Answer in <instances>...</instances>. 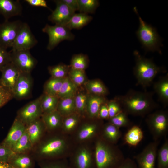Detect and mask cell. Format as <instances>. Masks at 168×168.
<instances>
[{"label": "cell", "mask_w": 168, "mask_h": 168, "mask_svg": "<svg viewBox=\"0 0 168 168\" xmlns=\"http://www.w3.org/2000/svg\"><path fill=\"white\" fill-rule=\"evenodd\" d=\"M22 23L20 20H5L0 23V46L7 49L12 47Z\"/></svg>", "instance_id": "obj_11"}, {"label": "cell", "mask_w": 168, "mask_h": 168, "mask_svg": "<svg viewBox=\"0 0 168 168\" xmlns=\"http://www.w3.org/2000/svg\"><path fill=\"white\" fill-rule=\"evenodd\" d=\"M108 101L105 96L88 94L86 105V117L90 119L98 118L100 107Z\"/></svg>", "instance_id": "obj_20"}, {"label": "cell", "mask_w": 168, "mask_h": 168, "mask_svg": "<svg viewBox=\"0 0 168 168\" xmlns=\"http://www.w3.org/2000/svg\"><path fill=\"white\" fill-rule=\"evenodd\" d=\"M25 1L32 6L49 8L47 2L45 0H25Z\"/></svg>", "instance_id": "obj_49"}, {"label": "cell", "mask_w": 168, "mask_h": 168, "mask_svg": "<svg viewBox=\"0 0 168 168\" xmlns=\"http://www.w3.org/2000/svg\"><path fill=\"white\" fill-rule=\"evenodd\" d=\"M10 52L11 62L21 72L31 73L37 63L36 59L30 50H12Z\"/></svg>", "instance_id": "obj_12"}, {"label": "cell", "mask_w": 168, "mask_h": 168, "mask_svg": "<svg viewBox=\"0 0 168 168\" xmlns=\"http://www.w3.org/2000/svg\"><path fill=\"white\" fill-rule=\"evenodd\" d=\"M37 43L29 25L22 22L12 47V50H30Z\"/></svg>", "instance_id": "obj_13"}, {"label": "cell", "mask_w": 168, "mask_h": 168, "mask_svg": "<svg viewBox=\"0 0 168 168\" xmlns=\"http://www.w3.org/2000/svg\"><path fill=\"white\" fill-rule=\"evenodd\" d=\"M133 10L138 18L139 26L136 34L142 47L146 52L156 51L161 54L160 48L162 46L161 39L156 29L143 20L139 15L136 7Z\"/></svg>", "instance_id": "obj_5"}, {"label": "cell", "mask_w": 168, "mask_h": 168, "mask_svg": "<svg viewBox=\"0 0 168 168\" xmlns=\"http://www.w3.org/2000/svg\"><path fill=\"white\" fill-rule=\"evenodd\" d=\"M68 76L78 87L84 85L87 81L85 70L75 69L71 67Z\"/></svg>", "instance_id": "obj_39"}, {"label": "cell", "mask_w": 168, "mask_h": 168, "mask_svg": "<svg viewBox=\"0 0 168 168\" xmlns=\"http://www.w3.org/2000/svg\"><path fill=\"white\" fill-rule=\"evenodd\" d=\"M93 143L75 145L69 157L70 168H96Z\"/></svg>", "instance_id": "obj_7"}, {"label": "cell", "mask_w": 168, "mask_h": 168, "mask_svg": "<svg viewBox=\"0 0 168 168\" xmlns=\"http://www.w3.org/2000/svg\"><path fill=\"white\" fill-rule=\"evenodd\" d=\"M78 89V87L67 76L64 78L57 97L59 99L74 97Z\"/></svg>", "instance_id": "obj_29"}, {"label": "cell", "mask_w": 168, "mask_h": 168, "mask_svg": "<svg viewBox=\"0 0 168 168\" xmlns=\"http://www.w3.org/2000/svg\"><path fill=\"white\" fill-rule=\"evenodd\" d=\"M33 85L31 73L21 72L12 91L13 98L20 100L30 98Z\"/></svg>", "instance_id": "obj_14"}, {"label": "cell", "mask_w": 168, "mask_h": 168, "mask_svg": "<svg viewBox=\"0 0 168 168\" xmlns=\"http://www.w3.org/2000/svg\"><path fill=\"white\" fill-rule=\"evenodd\" d=\"M157 168H168V139L166 137L163 144L158 150Z\"/></svg>", "instance_id": "obj_33"}, {"label": "cell", "mask_w": 168, "mask_h": 168, "mask_svg": "<svg viewBox=\"0 0 168 168\" xmlns=\"http://www.w3.org/2000/svg\"><path fill=\"white\" fill-rule=\"evenodd\" d=\"M145 121L154 141H160L162 138L166 137L168 131L167 110H158L150 113Z\"/></svg>", "instance_id": "obj_8"}, {"label": "cell", "mask_w": 168, "mask_h": 168, "mask_svg": "<svg viewBox=\"0 0 168 168\" xmlns=\"http://www.w3.org/2000/svg\"><path fill=\"white\" fill-rule=\"evenodd\" d=\"M42 168H70L68 163L66 160H63L59 162L50 163L44 165Z\"/></svg>", "instance_id": "obj_46"}, {"label": "cell", "mask_w": 168, "mask_h": 168, "mask_svg": "<svg viewBox=\"0 0 168 168\" xmlns=\"http://www.w3.org/2000/svg\"><path fill=\"white\" fill-rule=\"evenodd\" d=\"M87 56L82 54L74 55L71 59V67L77 69L85 70L89 64Z\"/></svg>", "instance_id": "obj_37"}, {"label": "cell", "mask_w": 168, "mask_h": 168, "mask_svg": "<svg viewBox=\"0 0 168 168\" xmlns=\"http://www.w3.org/2000/svg\"><path fill=\"white\" fill-rule=\"evenodd\" d=\"M0 168H15L7 162H0Z\"/></svg>", "instance_id": "obj_51"}, {"label": "cell", "mask_w": 168, "mask_h": 168, "mask_svg": "<svg viewBox=\"0 0 168 168\" xmlns=\"http://www.w3.org/2000/svg\"><path fill=\"white\" fill-rule=\"evenodd\" d=\"M27 130L13 147L12 150L14 152H20L29 149L31 146Z\"/></svg>", "instance_id": "obj_40"}, {"label": "cell", "mask_w": 168, "mask_h": 168, "mask_svg": "<svg viewBox=\"0 0 168 168\" xmlns=\"http://www.w3.org/2000/svg\"><path fill=\"white\" fill-rule=\"evenodd\" d=\"M92 19V17L87 14L75 13L65 26L70 30L72 29H79L87 25Z\"/></svg>", "instance_id": "obj_26"}, {"label": "cell", "mask_w": 168, "mask_h": 168, "mask_svg": "<svg viewBox=\"0 0 168 168\" xmlns=\"http://www.w3.org/2000/svg\"><path fill=\"white\" fill-rule=\"evenodd\" d=\"M42 122L38 119L29 124L26 130L31 144L40 138L42 132Z\"/></svg>", "instance_id": "obj_34"}, {"label": "cell", "mask_w": 168, "mask_h": 168, "mask_svg": "<svg viewBox=\"0 0 168 168\" xmlns=\"http://www.w3.org/2000/svg\"><path fill=\"white\" fill-rule=\"evenodd\" d=\"M22 7L19 0H0V14L5 20L22 14Z\"/></svg>", "instance_id": "obj_18"}, {"label": "cell", "mask_w": 168, "mask_h": 168, "mask_svg": "<svg viewBox=\"0 0 168 168\" xmlns=\"http://www.w3.org/2000/svg\"><path fill=\"white\" fill-rule=\"evenodd\" d=\"M70 65L63 63L49 66L48 69L51 77L57 78H64L68 76L70 68Z\"/></svg>", "instance_id": "obj_35"}, {"label": "cell", "mask_w": 168, "mask_h": 168, "mask_svg": "<svg viewBox=\"0 0 168 168\" xmlns=\"http://www.w3.org/2000/svg\"><path fill=\"white\" fill-rule=\"evenodd\" d=\"M57 110L63 117L76 113L74 97L59 99Z\"/></svg>", "instance_id": "obj_28"}, {"label": "cell", "mask_w": 168, "mask_h": 168, "mask_svg": "<svg viewBox=\"0 0 168 168\" xmlns=\"http://www.w3.org/2000/svg\"><path fill=\"white\" fill-rule=\"evenodd\" d=\"M88 93L84 91H77L74 97L76 113L82 118L86 117V108Z\"/></svg>", "instance_id": "obj_31"}, {"label": "cell", "mask_w": 168, "mask_h": 168, "mask_svg": "<svg viewBox=\"0 0 168 168\" xmlns=\"http://www.w3.org/2000/svg\"><path fill=\"white\" fill-rule=\"evenodd\" d=\"M155 92L164 106L168 105V75L161 77L153 85Z\"/></svg>", "instance_id": "obj_24"}, {"label": "cell", "mask_w": 168, "mask_h": 168, "mask_svg": "<svg viewBox=\"0 0 168 168\" xmlns=\"http://www.w3.org/2000/svg\"><path fill=\"white\" fill-rule=\"evenodd\" d=\"M107 103L109 119L115 116L123 110L120 104L114 98L108 101Z\"/></svg>", "instance_id": "obj_42"}, {"label": "cell", "mask_w": 168, "mask_h": 168, "mask_svg": "<svg viewBox=\"0 0 168 168\" xmlns=\"http://www.w3.org/2000/svg\"><path fill=\"white\" fill-rule=\"evenodd\" d=\"M40 99V96L25 105L19 111L17 118L23 123L28 124L38 119L43 114Z\"/></svg>", "instance_id": "obj_15"}, {"label": "cell", "mask_w": 168, "mask_h": 168, "mask_svg": "<svg viewBox=\"0 0 168 168\" xmlns=\"http://www.w3.org/2000/svg\"><path fill=\"white\" fill-rule=\"evenodd\" d=\"M74 12L78 10L77 0H62Z\"/></svg>", "instance_id": "obj_50"}, {"label": "cell", "mask_w": 168, "mask_h": 168, "mask_svg": "<svg viewBox=\"0 0 168 168\" xmlns=\"http://www.w3.org/2000/svg\"><path fill=\"white\" fill-rule=\"evenodd\" d=\"M107 102V101L103 104L101 105L99 111L98 118L103 120V119H109Z\"/></svg>", "instance_id": "obj_47"}, {"label": "cell", "mask_w": 168, "mask_h": 168, "mask_svg": "<svg viewBox=\"0 0 168 168\" xmlns=\"http://www.w3.org/2000/svg\"><path fill=\"white\" fill-rule=\"evenodd\" d=\"M160 141L149 143L140 153L134 156L138 168H156L158 146Z\"/></svg>", "instance_id": "obj_10"}, {"label": "cell", "mask_w": 168, "mask_h": 168, "mask_svg": "<svg viewBox=\"0 0 168 168\" xmlns=\"http://www.w3.org/2000/svg\"><path fill=\"white\" fill-rule=\"evenodd\" d=\"M13 164L15 168H29L31 165L32 161L29 157L22 156L15 158Z\"/></svg>", "instance_id": "obj_43"}, {"label": "cell", "mask_w": 168, "mask_h": 168, "mask_svg": "<svg viewBox=\"0 0 168 168\" xmlns=\"http://www.w3.org/2000/svg\"><path fill=\"white\" fill-rule=\"evenodd\" d=\"M84 85L89 94L105 96L109 93L106 86L99 79L87 81Z\"/></svg>", "instance_id": "obj_25"}, {"label": "cell", "mask_w": 168, "mask_h": 168, "mask_svg": "<svg viewBox=\"0 0 168 168\" xmlns=\"http://www.w3.org/2000/svg\"><path fill=\"white\" fill-rule=\"evenodd\" d=\"M143 133L141 128L136 125L132 126L124 136L126 143L131 146H137L142 140Z\"/></svg>", "instance_id": "obj_27"}, {"label": "cell", "mask_w": 168, "mask_h": 168, "mask_svg": "<svg viewBox=\"0 0 168 168\" xmlns=\"http://www.w3.org/2000/svg\"><path fill=\"white\" fill-rule=\"evenodd\" d=\"M42 120L45 127L50 131L61 129L63 117L56 110L51 112L43 114Z\"/></svg>", "instance_id": "obj_23"}, {"label": "cell", "mask_w": 168, "mask_h": 168, "mask_svg": "<svg viewBox=\"0 0 168 168\" xmlns=\"http://www.w3.org/2000/svg\"><path fill=\"white\" fill-rule=\"evenodd\" d=\"M11 149L4 145L0 146V162H7L14 155Z\"/></svg>", "instance_id": "obj_44"}, {"label": "cell", "mask_w": 168, "mask_h": 168, "mask_svg": "<svg viewBox=\"0 0 168 168\" xmlns=\"http://www.w3.org/2000/svg\"><path fill=\"white\" fill-rule=\"evenodd\" d=\"M81 121L75 133L71 136L75 145L93 142L100 136L104 123L99 118L90 119Z\"/></svg>", "instance_id": "obj_6"}, {"label": "cell", "mask_w": 168, "mask_h": 168, "mask_svg": "<svg viewBox=\"0 0 168 168\" xmlns=\"http://www.w3.org/2000/svg\"><path fill=\"white\" fill-rule=\"evenodd\" d=\"M128 115L126 113L122 110L115 116L109 119L108 122L120 128L130 127L132 126V123Z\"/></svg>", "instance_id": "obj_36"}, {"label": "cell", "mask_w": 168, "mask_h": 168, "mask_svg": "<svg viewBox=\"0 0 168 168\" xmlns=\"http://www.w3.org/2000/svg\"><path fill=\"white\" fill-rule=\"evenodd\" d=\"M93 144L96 168H117L125 158L116 144L105 141L100 136Z\"/></svg>", "instance_id": "obj_2"}, {"label": "cell", "mask_w": 168, "mask_h": 168, "mask_svg": "<svg viewBox=\"0 0 168 168\" xmlns=\"http://www.w3.org/2000/svg\"><path fill=\"white\" fill-rule=\"evenodd\" d=\"M11 62L10 52L0 46V71L5 66Z\"/></svg>", "instance_id": "obj_45"}, {"label": "cell", "mask_w": 168, "mask_h": 168, "mask_svg": "<svg viewBox=\"0 0 168 168\" xmlns=\"http://www.w3.org/2000/svg\"><path fill=\"white\" fill-rule=\"evenodd\" d=\"M122 135L120 128L108 122L103 124L100 136L109 143L116 144Z\"/></svg>", "instance_id": "obj_21"}, {"label": "cell", "mask_w": 168, "mask_h": 168, "mask_svg": "<svg viewBox=\"0 0 168 168\" xmlns=\"http://www.w3.org/2000/svg\"><path fill=\"white\" fill-rule=\"evenodd\" d=\"M26 130L24 123L16 118L4 141L3 145L12 149Z\"/></svg>", "instance_id": "obj_19"}, {"label": "cell", "mask_w": 168, "mask_h": 168, "mask_svg": "<svg viewBox=\"0 0 168 168\" xmlns=\"http://www.w3.org/2000/svg\"><path fill=\"white\" fill-rule=\"evenodd\" d=\"M82 119L76 113L63 117L61 131L71 136L77 130Z\"/></svg>", "instance_id": "obj_22"}, {"label": "cell", "mask_w": 168, "mask_h": 168, "mask_svg": "<svg viewBox=\"0 0 168 168\" xmlns=\"http://www.w3.org/2000/svg\"><path fill=\"white\" fill-rule=\"evenodd\" d=\"M78 10L80 13H93L99 5L97 0H77Z\"/></svg>", "instance_id": "obj_38"}, {"label": "cell", "mask_w": 168, "mask_h": 168, "mask_svg": "<svg viewBox=\"0 0 168 168\" xmlns=\"http://www.w3.org/2000/svg\"><path fill=\"white\" fill-rule=\"evenodd\" d=\"M0 71L2 73L1 82L12 92L21 72L11 62L5 66Z\"/></svg>", "instance_id": "obj_17"}, {"label": "cell", "mask_w": 168, "mask_h": 168, "mask_svg": "<svg viewBox=\"0 0 168 168\" xmlns=\"http://www.w3.org/2000/svg\"><path fill=\"white\" fill-rule=\"evenodd\" d=\"M54 2L56 7L48 16V20L55 25L65 26L75 13L62 0Z\"/></svg>", "instance_id": "obj_16"}, {"label": "cell", "mask_w": 168, "mask_h": 168, "mask_svg": "<svg viewBox=\"0 0 168 168\" xmlns=\"http://www.w3.org/2000/svg\"><path fill=\"white\" fill-rule=\"evenodd\" d=\"M40 96V105L43 114L57 110L59 100L57 96H51L44 93H43Z\"/></svg>", "instance_id": "obj_30"}, {"label": "cell", "mask_w": 168, "mask_h": 168, "mask_svg": "<svg viewBox=\"0 0 168 168\" xmlns=\"http://www.w3.org/2000/svg\"><path fill=\"white\" fill-rule=\"evenodd\" d=\"M135 65L133 68L134 74L137 84L143 88L150 86L157 75L161 71L151 59L142 56L137 50L134 51Z\"/></svg>", "instance_id": "obj_4"}, {"label": "cell", "mask_w": 168, "mask_h": 168, "mask_svg": "<svg viewBox=\"0 0 168 168\" xmlns=\"http://www.w3.org/2000/svg\"><path fill=\"white\" fill-rule=\"evenodd\" d=\"M13 98L12 91L4 86L0 81V108Z\"/></svg>", "instance_id": "obj_41"}, {"label": "cell", "mask_w": 168, "mask_h": 168, "mask_svg": "<svg viewBox=\"0 0 168 168\" xmlns=\"http://www.w3.org/2000/svg\"><path fill=\"white\" fill-rule=\"evenodd\" d=\"M64 78H57L51 77L44 85L43 93L57 96Z\"/></svg>", "instance_id": "obj_32"}, {"label": "cell", "mask_w": 168, "mask_h": 168, "mask_svg": "<svg viewBox=\"0 0 168 168\" xmlns=\"http://www.w3.org/2000/svg\"><path fill=\"white\" fill-rule=\"evenodd\" d=\"M117 168H138L133 160L129 158H125L122 163Z\"/></svg>", "instance_id": "obj_48"}, {"label": "cell", "mask_w": 168, "mask_h": 168, "mask_svg": "<svg viewBox=\"0 0 168 168\" xmlns=\"http://www.w3.org/2000/svg\"><path fill=\"white\" fill-rule=\"evenodd\" d=\"M153 94L131 89L125 94L117 96L114 99L128 115L144 117L158 107L153 99Z\"/></svg>", "instance_id": "obj_1"}, {"label": "cell", "mask_w": 168, "mask_h": 168, "mask_svg": "<svg viewBox=\"0 0 168 168\" xmlns=\"http://www.w3.org/2000/svg\"><path fill=\"white\" fill-rule=\"evenodd\" d=\"M42 31L48 35L49 40L47 49L49 50L53 49L61 41L65 40H72L75 37L71 30L65 26H51L47 24Z\"/></svg>", "instance_id": "obj_9"}, {"label": "cell", "mask_w": 168, "mask_h": 168, "mask_svg": "<svg viewBox=\"0 0 168 168\" xmlns=\"http://www.w3.org/2000/svg\"><path fill=\"white\" fill-rule=\"evenodd\" d=\"M75 145L71 136L61 132L60 135L46 141L41 146L40 153L46 157L67 159L69 157Z\"/></svg>", "instance_id": "obj_3"}]
</instances>
